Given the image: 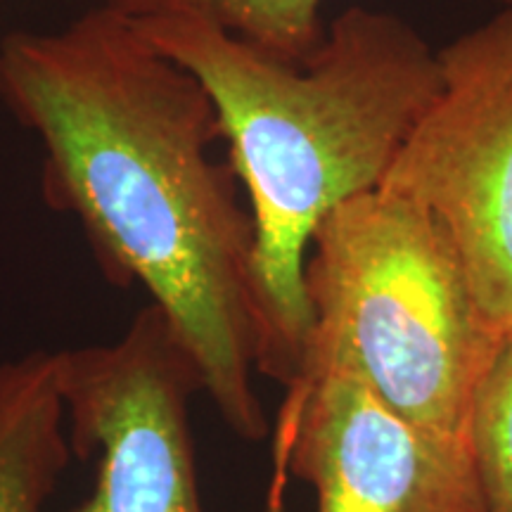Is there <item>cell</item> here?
Returning <instances> with one entry per match:
<instances>
[{
	"label": "cell",
	"mask_w": 512,
	"mask_h": 512,
	"mask_svg": "<svg viewBox=\"0 0 512 512\" xmlns=\"http://www.w3.org/2000/svg\"><path fill=\"white\" fill-rule=\"evenodd\" d=\"M0 100L41 138L48 202L81 221L107 278L145 287L221 420L266 439L254 221L209 157L221 133L202 83L95 5L5 36Z\"/></svg>",
	"instance_id": "cell-1"
},
{
	"label": "cell",
	"mask_w": 512,
	"mask_h": 512,
	"mask_svg": "<svg viewBox=\"0 0 512 512\" xmlns=\"http://www.w3.org/2000/svg\"><path fill=\"white\" fill-rule=\"evenodd\" d=\"M207 91L254 221L259 375L292 384L311 332L304 268L339 204L380 188L441 86L439 50L392 12L344 10L304 62L190 15L131 17Z\"/></svg>",
	"instance_id": "cell-2"
},
{
	"label": "cell",
	"mask_w": 512,
	"mask_h": 512,
	"mask_svg": "<svg viewBox=\"0 0 512 512\" xmlns=\"http://www.w3.org/2000/svg\"><path fill=\"white\" fill-rule=\"evenodd\" d=\"M304 283V358L349 370L403 418L465 441L503 335L425 209L387 188L339 204L313 235Z\"/></svg>",
	"instance_id": "cell-3"
},
{
	"label": "cell",
	"mask_w": 512,
	"mask_h": 512,
	"mask_svg": "<svg viewBox=\"0 0 512 512\" xmlns=\"http://www.w3.org/2000/svg\"><path fill=\"white\" fill-rule=\"evenodd\" d=\"M441 86L380 188L427 211L489 323L512 332V5L439 50Z\"/></svg>",
	"instance_id": "cell-4"
},
{
	"label": "cell",
	"mask_w": 512,
	"mask_h": 512,
	"mask_svg": "<svg viewBox=\"0 0 512 512\" xmlns=\"http://www.w3.org/2000/svg\"><path fill=\"white\" fill-rule=\"evenodd\" d=\"M57 380L72 453L95 463L72 512H207L190 432L200 375L155 304L117 342L57 351Z\"/></svg>",
	"instance_id": "cell-5"
},
{
	"label": "cell",
	"mask_w": 512,
	"mask_h": 512,
	"mask_svg": "<svg viewBox=\"0 0 512 512\" xmlns=\"http://www.w3.org/2000/svg\"><path fill=\"white\" fill-rule=\"evenodd\" d=\"M273 430L316 512H489L463 439L403 418L335 363L304 358Z\"/></svg>",
	"instance_id": "cell-6"
},
{
	"label": "cell",
	"mask_w": 512,
	"mask_h": 512,
	"mask_svg": "<svg viewBox=\"0 0 512 512\" xmlns=\"http://www.w3.org/2000/svg\"><path fill=\"white\" fill-rule=\"evenodd\" d=\"M72 456L57 354L0 363V512H43Z\"/></svg>",
	"instance_id": "cell-7"
},
{
	"label": "cell",
	"mask_w": 512,
	"mask_h": 512,
	"mask_svg": "<svg viewBox=\"0 0 512 512\" xmlns=\"http://www.w3.org/2000/svg\"><path fill=\"white\" fill-rule=\"evenodd\" d=\"M126 17L190 15L207 19L287 62H304L323 38L325 0H93ZM512 5V0H503Z\"/></svg>",
	"instance_id": "cell-8"
},
{
	"label": "cell",
	"mask_w": 512,
	"mask_h": 512,
	"mask_svg": "<svg viewBox=\"0 0 512 512\" xmlns=\"http://www.w3.org/2000/svg\"><path fill=\"white\" fill-rule=\"evenodd\" d=\"M465 444L489 512H512V332L479 382Z\"/></svg>",
	"instance_id": "cell-9"
},
{
	"label": "cell",
	"mask_w": 512,
	"mask_h": 512,
	"mask_svg": "<svg viewBox=\"0 0 512 512\" xmlns=\"http://www.w3.org/2000/svg\"><path fill=\"white\" fill-rule=\"evenodd\" d=\"M290 470H287V446L280 437H273V477L268 486L266 512H287L285 505V489Z\"/></svg>",
	"instance_id": "cell-10"
}]
</instances>
